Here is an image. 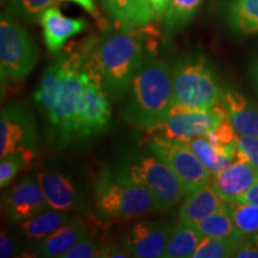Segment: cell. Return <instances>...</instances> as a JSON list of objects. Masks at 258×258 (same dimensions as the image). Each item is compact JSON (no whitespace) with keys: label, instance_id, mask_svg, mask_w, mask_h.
Instances as JSON below:
<instances>
[{"label":"cell","instance_id":"1","mask_svg":"<svg viewBox=\"0 0 258 258\" xmlns=\"http://www.w3.org/2000/svg\"><path fill=\"white\" fill-rule=\"evenodd\" d=\"M143 29L91 38L85 62L98 73L103 89L111 98L120 99L144 63Z\"/></svg>","mask_w":258,"mask_h":258},{"label":"cell","instance_id":"2","mask_svg":"<svg viewBox=\"0 0 258 258\" xmlns=\"http://www.w3.org/2000/svg\"><path fill=\"white\" fill-rule=\"evenodd\" d=\"M173 104L172 66L161 60L145 61L129 90L125 120L148 131L169 117Z\"/></svg>","mask_w":258,"mask_h":258},{"label":"cell","instance_id":"3","mask_svg":"<svg viewBox=\"0 0 258 258\" xmlns=\"http://www.w3.org/2000/svg\"><path fill=\"white\" fill-rule=\"evenodd\" d=\"M93 202L98 215L105 220H127L160 211L150 190L116 170L105 171L97 178Z\"/></svg>","mask_w":258,"mask_h":258},{"label":"cell","instance_id":"4","mask_svg":"<svg viewBox=\"0 0 258 258\" xmlns=\"http://www.w3.org/2000/svg\"><path fill=\"white\" fill-rule=\"evenodd\" d=\"M90 38L82 42L78 48L64 51V77L55 104L48 115V137L51 143L64 147L76 138V116L80 91L84 84V60L88 53Z\"/></svg>","mask_w":258,"mask_h":258},{"label":"cell","instance_id":"5","mask_svg":"<svg viewBox=\"0 0 258 258\" xmlns=\"http://www.w3.org/2000/svg\"><path fill=\"white\" fill-rule=\"evenodd\" d=\"M115 170L150 190L160 211L175 207L188 194L173 170L152 152L128 154Z\"/></svg>","mask_w":258,"mask_h":258},{"label":"cell","instance_id":"6","mask_svg":"<svg viewBox=\"0 0 258 258\" xmlns=\"http://www.w3.org/2000/svg\"><path fill=\"white\" fill-rule=\"evenodd\" d=\"M173 102L207 110L218 104L222 91L208 60L203 55H186L172 66Z\"/></svg>","mask_w":258,"mask_h":258},{"label":"cell","instance_id":"7","mask_svg":"<svg viewBox=\"0 0 258 258\" xmlns=\"http://www.w3.org/2000/svg\"><path fill=\"white\" fill-rule=\"evenodd\" d=\"M38 49L31 35L9 12L0 18V74L2 83L27 78L37 62Z\"/></svg>","mask_w":258,"mask_h":258},{"label":"cell","instance_id":"8","mask_svg":"<svg viewBox=\"0 0 258 258\" xmlns=\"http://www.w3.org/2000/svg\"><path fill=\"white\" fill-rule=\"evenodd\" d=\"M225 120H227V111L222 99L207 110L190 108L182 104H173L169 117L156 127L148 129L147 132L148 134L152 135L185 140V139L206 137Z\"/></svg>","mask_w":258,"mask_h":258},{"label":"cell","instance_id":"9","mask_svg":"<svg viewBox=\"0 0 258 258\" xmlns=\"http://www.w3.org/2000/svg\"><path fill=\"white\" fill-rule=\"evenodd\" d=\"M148 150L173 170L188 194L211 182L209 170L180 140L152 135L148 141Z\"/></svg>","mask_w":258,"mask_h":258},{"label":"cell","instance_id":"10","mask_svg":"<svg viewBox=\"0 0 258 258\" xmlns=\"http://www.w3.org/2000/svg\"><path fill=\"white\" fill-rule=\"evenodd\" d=\"M84 84L76 116V138H90L108 128L111 117L108 95L98 79L83 70Z\"/></svg>","mask_w":258,"mask_h":258},{"label":"cell","instance_id":"11","mask_svg":"<svg viewBox=\"0 0 258 258\" xmlns=\"http://www.w3.org/2000/svg\"><path fill=\"white\" fill-rule=\"evenodd\" d=\"M173 227L169 221H139L124 232L120 245L129 257H164Z\"/></svg>","mask_w":258,"mask_h":258},{"label":"cell","instance_id":"12","mask_svg":"<svg viewBox=\"0 0 258 258\" xmlns=\"http://www.w3.org/2000/svg\"><path fill=\"white\" fill-rule=\"evenodd\" d=\"M35 146L36 128L31 112L19 103L3 109L0 116V157L4 158L21 148L35 150Z\"/></svg>","mask_w":258,"mask_h":258},{"label":"cell","instance_id":"13","mask_svg":"<svg viewBox=\"0 0 258 258\" xmlns=\"http://www.w3.org/2000/svg\"><path fill=\"white\" fill-rule=\"evenodd\" d=\"M37 176H28L3 195V209L11 224H21L49 209Z\"/></svg>","mask_w":258,"mask_h":258},{"label":"cell","instance_id":"14","mask_svg":"<svg viewBox=\"0 0 258 258\" xmlns=\"http://www.w3.org/2000/svg\"><path fill=\"white\" fill-rule=\"evenodd\" d=\"M258 179V167L238 151L237 159L212 176L211 184L226 202L234 201Z\"/></svg>","mask_w":258,"mask_h":258},{"label":"cell","instance_id":"15","mask_svg":"<svg viewBox=\"0 0 258 258\" xmlns=\"http://www.w3.org/2000/svg\"><path fill=\"white\" fill-rule=\"evenodd\" d=\"M38 23L43 30L44 43L54 54L59 53L70 38L79 35L88 27L85 19L66 17L55 6L47 9L41 15Z\"/></svg>","mask_w":258,"mask_h":258},{"label":"cell","instance_id":"16","mask_svg":"<svg viewBox=\"0 0 258 258\" xmlns=\"http://www.w3.org/2000/svg\"><path fill=\"white\" fill-rule=\"evenodd\" d=\"M50 208L71 212L82 207L80 194L71 177L59 171H41L37 175Z\"/></svg>","mask_w":258,"mask_h":258},{"label":"cell","instance_id":"17","mask_svg":"<svg viewBox=\"0 0 258 258\" xmlns=\"http://www.w3.org/2000/svg\"><path fill=\"white\" fill-rule=\"evenodd\" d=\"M89 235L88 224L82 218H72L49 237L35 243L32 251L35 256L38 257H63L73 246Z\"/></svg>","mask_w":258,"mask_h":258},{"label":"cell","instance_id":"18","mask_svg":"<svg viewBox=\"0 0 258 258\" xmlns=\"http://www.w3.org/2000/svg\"><path fill=\"white\" fill-rule=\"evenodd\" d=\"M101 3L120 30H138L148 27L153 21L150 0H101Z\"/></svg>","mask_w":258,"mask_h":258},{"label":"cell","instance_id":"19","mask_svg":"<svg viewBox=\"0 0 258 258\" xmlns=\"http://www.w3.org/2000/svg\"><path fill=\"white\" fill-rule=\"evenodd\" d=\"M226 203L227 202L222 200L221 196L208 183L186 194L178 209L179 221L195 226L203 219L224 207Z\"/></svg>","mask_w":258,"mask_h":258},{"label":"cell","instance_id":"20","mask_svg":"<svg viewBox=\"0 0 258 258\" xmlns=\"http://www.w3.org/2000/svg\"><path fill=\"white\" fill-rule=\"evenodd\" d=\"M227 118L239 135L258 137V108L240 92L227 89L222 93Z\"/></svg>","mask_w":258,"mask_h":258},{"label":"cell","instance_id":"21","mask_svg":"<svg viewBox=\"0 0 258 258\" xmlns=\"http://www.w3.org/2000/svg\"><path fill=\"white\" fill-rule=\"evenodd\" d=\"M64 77L62 54L55 61L48 64L42 76L40 85L34 93V101L42 115L47 116L55 104Z\"/></svg>","mask_w":258,"mask_h":258},{"label":"cell","instance_id":"22","mask_svg":"<svg viewBox=\"0 0 258 258\" xmlns=\"http://www.w3.org/2000/svg\"><path fill=\"white\" fill-rule=\"evenodd\" d=\"M72 217L69 212L56 211L49 208L47 211L35 215L28 220L21 222L19 225V234L27 239L37 243L44 238L49 237L54 232L66 225Z\"/></svg>","mask_w":258,"mask_h":258},{"label":"cell","instance_id":"23","mask_svg":"<svg viewBox=\"0 0 258 258\" xmlns=\"http://www.w3.org/2000/svg\"><path fill=\"white\" fill-rule=\"evenodd\" d=\"M228 27L240 35L258 34V0H226Z\"/></svg>","mask_w":258,"mask_h":258},{"label":"cell","instance_id":"24","mask_svg":"<svg viewBox=\"0 0 258 258\" xmlns=\"http://www.w3.org/2000/svg\"><path fill=\"white\" fill-rule=\"evenodd\" d=\"M203 238L205 237L195 226L179 221V224L173 227L164 257L192 258Z\"/></svg>","mask_w":258,"mask_h":258},{"label":"cell","instance_id":"25","mask_svg":"<svg viewBox=\"0 0 258 258\" xmlns=\"http://www.w3.org/2000/svg\"><path fill=\"white\" fill-rule=\"evenodd\" d=\"M202 4L203 0H171L164 17L166 40L184 29L198 15Z\"/></svg>","mask_w":258,"mask_h":258},{"label":"cell","instance_id":"26","mask_svg":"<svg viewBox=\"0 0 258 258\" xmlns=\"http://www.w3.org/2000/svg\"><path fill=\"white\" fill-rule=\"evenodd\" d=\"M195 227L201 232L203 237L207 238H230L240 235L232 220L227 203L219 211L200 221L198 225H195Z\"/></svg>","mask_w":258,"mask_h":258},{"label":"cell","instance_id":"27","mask_svg":"<svg viewBox=\"0 0 258 258\" xmlns=\"http://www.w3.org/2000/svg\"><path fill=\"white\" fill-rule=\"evenodd\" d=\"M183 144H185L192 153L202 161V164L209 170V172L213 175L218 173L219 171L224 169L231 163H233L231 159L221 156L220 153L212 146L208 141L207 137H198L192 139H185L180 140Z\"/></svg>","mask_w":258,"mask_h":258},{"label":"cell","instance_id":"28","mask_svg":"<svg viewBox=\"0 0 258 258\" xmlns=\"http://www.w3.org/2000/svg\"><path fill=\"white\" fill-rule=\"evenodd\" d=\"M227 207L237 232L241 237L251 238L258 234V206L234 200L227 202Z\"/></svg>","mask_w":258,"mask_h":258},{"label":"cell","instance_id":"29","mask_svg":"<svg viewBox=\"0 0 258 258\" xmlns=\"http://www.w3.org/2000/svg\"><path fill=\"white\" fill-rule=\"evenodd\" d=\"M208 141L221 156H224L232 161L237 159L238 146L237 138L238 133L235 132L230 120L222 121L214 131L206 135Z\"/></svg>","mask_w":258,"mask_h":258},{"label":"cell","instance_id":"30","mask_svg":"<svg viewBox=\"0 0 258 258\" xmlns=\"http://www.w3.org/2000/svg\"><path fill=\"white\" fill-rule=\"evenodd\" d=\"M243 239L245 238L241 235L230 238L205 237L192 258H230Z\"/></svg>","mask_w":258,"mask_h":258},{"label":"cell","instance_id":"31","mask_svg":"<svg viewBox=\"0 0 258 258\" xmlns=\"http://www.w3.org/2000/svg\"><path fill=\"white\" fill-rule=\"evenodd\" d=\"M56 4V0H9L6 12L21 21H38L47 9Z\"/></svg>","mask_w":258,"mask_h":258},{"label":"cell","instance_id":"32","mask_svg":"<svg viewBox=\"0 0 258 258\" xmlns=\"http://www.w3.org/2000/svg\"><path fill=\"white\" fill-rule=\"evenodd\" d=\"M34 159V150L21 148L14 153L2 158L0 161V186L5 188L17 176L21 170L27 167Z\"/></svg>","mask_w":258,"mask_h":258},{"label":"cell","instance_id":"33","mask_svg":"<svg viewBox=\"0 0 258 258\" xmlns=\"http://www.w3.org/2000/svg\"><path fill=\"white\" fill-rule=\"evenodd\" d=\"M103 241L96 238L89 237L84 238L76 246H73L62 258H95L99 257Z\"/></svg>","mask_w":258,"mask_h":258},{"label":"cell","instance_id":"34","mask_svg":"<svg viewBox=\"0 0 258 258\" xmlns=\"http://www.w3.org/2000/svg\"><path fill=\"white\" fill-rule=\"evenodd\" d=\"M237 146L239 153L258 167V137L238 134Z\"/></svg>","mask_w":258,"mask_h":258},{"label":"cell","instance_id":"35","mask_svg":"<svg viewBox=\"0 0 258 258\" xmlns=\"http://www.w3.org/2000/svg\"><path fill=\"white\" fill-rule=\"evenodd\" d=\"M19 245L14 237H11L6 232H2L0 235V257L10 258L18 253Z\"/></svg>","mask_w":258,"mask_h":258},{"label":"cell","instance_id":"36","mask_svg":"<svg viewBox=\"0 0 258 258\" xmlns=\"http://www.w3.org/2000/svg\"><path fill=\"white\" fill-rule=\"evenodd\" d=\"M234 258H258V245L252 240V238H245L240 241L235 249Z\"/></svg>","mask_w":258,"mask_h":258},{"label":"cell","instance_id":"37","mask_svg":"<svg viewBox=\"0 0 258 258\" xmlns=\"http://www.w3.org/2000/svg\"><path fill=\"white\" fill-rule=\"evenodd\" d=\"M99 257L102 258H127L129 254L123 250V247L121 245L114 244V243H103L101 253Z\"/></svg>","mask_w":258,"mask_h":258},{"label":"cell","instance_id":"38","mask_svg":"<svg viewBox=\"0 0 258 258\" xmlns=\"http://www.w3.org/2000/svg\"><path fill=\"white\" fill-rule=\"evenodd\" d=\"M171 0H150L153 21H161L166 15Z\"/></svg>","mask_w":258,"mask_h":258},{"label":"cell","instance_id":"39","mask_svg":"<svg viewBox=\"0 0 258 258\" xmlns=\"http://www.w3.org/2000/svg\"><path fill=\"white\" fill-rule=\"evenodd\" d=\"M235 200L239 202L251 203V205L258 206V179L245 190L243 194H240Z\"/></svg>","mask_w":258,"mask_h":258},{"label":"cell","instance_id":"40","mask_svg":"<svg viewBox=\"0 0 258 258\" xmlns=\"http://www.w3.org/2000/svg\"><path fill=\"white\" fill-rule=\"evenodd\" d=\"M60 2L76 3V4L82 6L85 11H88L89 14L96 16V5H95V2H93V0H60Z\"/></svg>","mask_w":258,"mask_h":258},{"label":"cell","instance_id":"41","mask_svg":"<svg viewBox=\"0 0 258 258\" xmlns=\"http://www.w3.org/2000/svg\"><path fill=\"white\" fill-rule=\"evenodd\" d=\"M252 74H253V78H254V84H256V88L258 91V59L254 61V63H253Z\"/></svg>","mask_w":258,"mask_h":258},{"label":"cell","instance_id":"42","mask_svg":"<svg viewBox=\"0 0 258 258\" xmlns=\"http://www.w3.org/2000/svg\"><path fill=\"white\" fill-rule=\"evenodd\" d=\"M252 238V240L254 241V243H256L257 245H258V234H256V235H253V237H251Z\"/></svg>","mask_w":258,"mask_h":258},{"label":"cell","instance_id":"43","mask_svg":"<svg viewBox=\"0 0 258 258\" xmlns=\"http://www.w3.org/2000/svg\"><path fill=\"white\" fill-rule=\"evenodd\" d=\"M8 2H9V0H2V4L4 5V4H6V3H8Z\"/></svg>","mask_w":258,"mask_h":258}]
</instances>
